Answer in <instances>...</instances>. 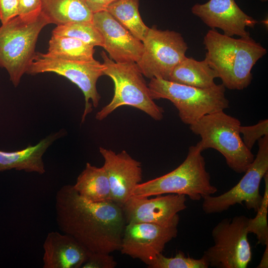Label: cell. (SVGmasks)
<instances>
[{
    "label": "cell",
    "instance_id": "7402d4cb",
    "mask_svg": "<svg viewBox=\"0 0 268 268\" xmlns=\"http://www.w3.org/2000/svg\"><path fill=\"white\" fill-rule=\"evenodd\" d=\"M138 7L139 0H116L105 10L133 35L142 42L149 28L142 20Z\"/></svg>",
    "mask_w": 268,
    "mask_h": 268
},
{
    "label": "cell",
    "instance_id": "4316f807",
    "mask_svg": "<svg viewBox=\"0 0 268 268\" xmlns=\"http://www.w3.org/2000/svg\"><path fill=\"white\" fill-rule=\"evenodd\" d=\"M242 141L246 147L251 150L255 142L268 135V120H261L252 126H240L239 128Z\"/></svg>",
    "mask_w": 268,
    "mask_h": 268
},
{
    "label": "cell",
    "instance_id": "d6986e66",
    "mask_svg": "<svg viewBox=\"0 0 268 268\" xmlns=\"http://www.w3.org/2000/svg\"><path fill=\"white\" fill-rule=\"evenodd\" d=\"M41 12L50 24L92 21L93 13L84 0H41Z\"/></svg>",
    "mask_w": 268,
    "mask_h": 268
},
{
    "label": "cell",
    "instance_id": "e0dca14e",
    "mask_svg": "<svg viewBox=\"0 0 268 268\" xmlns=\"http://www.w3.org/2000/svg\"><path fill=\"white\" fill-rule=\"evenodd\" d=\"M43 268H79L90 253L71 236L49 232L43 245Z\"/></svg>",
    "mask_w": 268,
    "mask_h": 268
},
{
    "label": "cell",
    "instance_id": "3957f363",
    "mask_svg": "<svg viewBox=\"0 0 268 268\" xmlns=\"http://www.w3.org/2000/svg\"><path fill=\"white\" fill-rule=\"evenodd\" d=\"M203 149L198 142L191 146L184 161L176 169L160 177L136 185L132 195L149 197L168 194L188 196L193 201H199L217 191L211 184L206 171Z\"/></svg>",
    "mask_w": 268,
    "mask_h": 268
},
{
    "label": "cell",
    "instance_id": "9a60e30c",
    "mask_svg": "<svg viewBox=\"0 0 268 268\" xmlns=\"http://www.w3.org/2000/svg\"><path fill=\"white\" fill-rule=\"evenodd\" d=\"M92 22L103 40V48L116 63H137L143 45L107 11L93 13Z\"/></svg>",
    "mask_w": 268,
    "mask_h": 268
},
{
    "label": "cell",
    "instance_id": "7c38bea8",
    "mask_svg": "<svg viewBox=\"0 0 268 268\" xmlns=\"http://www.w3.org/2000/svg\"><path fill=\"white\" fill-rule=\"evenodd\" d=\"M177 226L151 223H127L120 251L147 265L162 253L167 243L177 237Z\"/></svg>",
    "mask_w": 268,
    "mask_h": 268
},
{
    "label": "cell",
    "instance_id": "44dd1931",
    "mask_svg": "<svg viewBox=\"0 0 268 268\" xmlns=\"http://www.w3.org/2000/svg\"><path fill=\"white\" fill-rule=\"evenodd\" d=\"M74 189L84 199L92 202L111 200V189L103 166L97 167L87 162L78 175Z\"/></svg>",
    "mask_w": 268,
    "mask_h": 268
},
{
    "label": "cell",
    "instance_id": "4dcf8cb0",
    "mask_svg": "<svg viewBox=\"0 0 268 268\" xmlns=\"http://www.w3.org/2000/svg\"><path fill=\"white\" fill-rule=\"evenodd\" d=\"M93 13L105 10L107 7L116 0H84Z\"/></svg>",
    "mask_w": 268,
    "mask_h": 268
},
{
    "label": "cell",
    "instance_id": "5b68a950",
    "mask_svg": "<svg viewBox=\"0 0 268 268\" xmlns=\"http://www.w3.org/2000/svg\"><path fill=\"white\" fill-rule=\"evenodd\" d=\"M49 24L41 12L31 17L17 16L0 26V67L7 70L14 86L26 73L39 33Z\"/></svg>",
    "mask_w": 268,
    "mask_h": 268
},
{
    "label": "cell",
    "instance_id": "ffe728a7",
    "mask_svg": "<svg viewBox=\"0 0 268 268\" xmlns=\"http://www.w3.org/2000/svg\"><path fill=\"white\" fill-rule=\"evenodd\" d=\"M217 72L204 60L198 61L185 57L173 70L168 80L174 82L201 88L215 85Z\"/></svg>",
    "mask_w": 268,
    "mask_h": 268
},
{
    "label": "cell",
    "instance_id": "7a4b0ae2",
    "mask_svg": "<svg viewBox=\"0 0 268 268\" xmlns=\"http://www.w3.org/2000/svg\"><path fill=\"white\" fill-rule=\"evenodd\" d=\"M203 43L207 50L204 60L231 90H243L250 84L253 67L267 53L250 35L235 39L215 29L207 32Z\"/></svg>",
    "mask_w": 268,
    "mask_h": 268
},
{
    "label": "cell",
    "instance_id": "4fadbf2b",
    "mask_svg": "<svg viewBox=\"0 0 268 268\" xmlns=\"http://www.w3.org/2000/svg\"><path fill=\"white\" fill-rule=\"evenodd\" d=\"M186 196L177 194L157 195L156 198L132 195L122 208L126 224L151 223L178 225V213L187 208Z\"/></svg>",
    "mask_w": 268,
    "mask_h": 268
},
{
    "label": "cell",
    "instance_id": "1f68e13d",
    "mask_svg": "<svg viewBox=\"0 0 268 268\" xmlns=\"http://www.w3.org/2000/svg\"><path fill=\"white\" fill-rule=\"evenodd\" d=\"M266 250L264 253V255L262 257V260L260 263V264L258 266L257 268H268V245H266Z\"/></svg>",
    "mask_w": 268,
    "mask_h": 268
},
{
    "label": "cell",
    "instance_id": "30bf717a",
    "mask_svg": "<svg viewBox=\"0 0 268 268\" xmlns=\"http://www.w3.org/2000/svg\"><path fill=\"white\" fill-rule=\"evenodd\" d=\"M258 146L256 157L235 186L218 196L210 195L202 198V209L205 213H221L243 202L248 209L257 212L263 200L260 193V183L268 172V135L258 140Z\"/></svg>",
    "mask_w": 268,
    "mask_h": 268
},
{
    "label": "cell",
    "instance_id": "8992f818",
    "mask_svg": "<svg viewBox=\"0 0 268 268\" xmlns=\"http://www.w3.org/2000/svg\"><path fill=\"white\" fill-rule=\"evenodd\" d=\"M240 121L219 111L203 116L190 126L201 138L203 150L213 148L225 158L228 166L237 173H244L254 159L251 150L244 144L240 132Z\"/></svg>",
    "mask_w": 268,
    "mask_h": 268
},
{
    "label": "cell",
    "instance_id": "484cf974",
    "mask_svg": "<svg viewBox=\"0 0 268 268\" xmlns=\"http://www.w3.org/2000/svg\"><path fill=\"white\" fill-rule=\"evenodd\" d=\"M149 268H207L209 265L202 257L195 259L186 257L185 254L179 251L173 257H167L162 253L158 255L147 265Z\"/></svg>",
    "mask_w": 268,
    "mask_h": 268
},
{
    "label": "cell",
    "instance_id": "ac0fdd59",
    "mask_svg": "<svg viewBox=\"0 0 268 268\" xmlns=\"http://www.w3.org/2000/svg\"><path fill=\"white\" fill-rule=\"evenodd\" d=\"M65 133L60 131L51 134L35 145L22 150L5 152L0 150V172L14 169L43 174L45 172L43 156L50 145Z\"/></svg>",
    "mask_w": 268,
    "mask_h": 268
},
{
    "label": "cell",
    "instance_id": "ba28073f",
    "mask_svg": "<svg viewBox=\"0 0 268 268\" xmlns=\"http://www.w3.org/2000/svg\"><path fill=\"white\" fill-rule=\"evenodd\" d=\"M249 218L243 215L225 218L212 229L213 245L202 257L209 267L216 268H246L252 260L248 239Z\"/></svg>",
    "mask_w": 268,
    "mask_h": 268
},
{
    "label": "cell",
    "instance_id": "f546056e",
    "mask_svg": "<svg viewBox=\"0 0 268 268\" xmlns=\"http://www.w3.org/2000/svg\"><path fill=\"white\" fill-rule=\"evenodd\" d=\"M41 12V0H19L18 15L31 17Z\"/></svg>",
    "mask_w": 268,
    "mask_h": 268
},
{
    "label": "cell",
    "instance_id": "5bb4252c",
    "mask_svg": "<svg viewBox=\"0 0 268 268\" xmlns=\"http://www.w3.org/2000/svg\"><path fill=\"white\" fill-rule=\"evenodd\" d=\"M99 152L104 160L103 166L110 185L111 200L122 207L142 181L141 164L126 150L116 153L100 147Z\"/></svg>",
    "mask_w": 268,
    "mask_h": 268
},
{
    "label": "cell",
    "instance_id": "cb8c5ba5",
    "mask_svg": "<svg viewBox=\"0 0 268 268\" xmlns=\"http://www.w3.org/2000/svg\"><path fill=\"white\" fill-rule=\"evenodd\" d=\"M52 35L72 37L93 47H103V38L92 21H81L57 26Z\"/></svg>",
    "mask_w": 268,
    "mask_h": 268
},
{
    "label": "cell",
    "instance_id": "83f0119b",
    "mask_svg": "<svg viewBox=\"0 0 268 268\" xmlns=\"http://www.w3.org/2000/svg\"><path fill=\"white\" fill-rule=\"evenodd\" d=\"M117 265L110 253H90L82 268H114Z\"/></svg>",
    "mask_w": 268,
    "mask_h": 268
},
{
    "label": "cell",
    "instance_id": "d4e9b609",
    "mask_svg": "<svg viewBox=\"0 0 268 268\" xmlns=\"http://www.w3.org/2000/svg\"><path fill=\"white\" fill-rule=\"evenodd\" d=\"M265 192L261 204L257 211V214L253 218H250L248 231L256 235L258 244L266 246L268 245V225L267 213L268 208V172L264 176Z\"/></svg>",
    "mask_w": 268,
    "mask_h": 268
},
{
    "label": "cell",
    "instance_id": "d6a6232c",
    "mask_svg": "<svg viewBox=\"0 0 268 268\" xmlns=\"http://www.w3.org/2000/svg\"><path fill=\"white\" fill-rule=\"evenodd\" d=\"M260 0L262 1H267L268 0Z\"/></svg>",
    "mask_w": 268,
    "mask_h": 268
},
{
    "label": "cell",
    "instance_id": "277c9868",
    "mask_svg": "<svg viewBox=\"0 0 268 268\" xmlns=\"http://www.w3.org/2000/svg\"><path fill=\"white\" fill-rule=\"evenodd\" d=\"M101 56L104 74L112 79L114 93L111 101L97 113L96 119L102 121L116 109L129 106L143 111L154 120H161L164 109L154 101L136 63H116L104 51L101 53Z\"/></svg>",
    "mask_w": 268,
    "mask_h": 268
},
{
    "label": "cell",
    "instance_id": "603a6c76",
    "mask_svg": "<svg viewBox=\"0 0 268 268\" xmlns=\"http://www.w3.org/2000/svg\"><path fill=\"white\" fill-rule=\"evenodd\" d=\"M94 47L77 39L52 35L49 42V54L64 58L88 61L94 59Z\"/></svg>",
    "mask_w": 268,
    "mask_h": 268
},
{
    "label": "cell",
    "instance_id": "8fae6325",
    "mask_svg": "<svg viewBox=\"0 0 268 268\" xmlns=\"http://www.w3.org/2000/svg\"><path fill=\"white\" fill-rule=\"evenodd\" d=\"M142 43L143 50L136 64L143 75L149 79L168 80L188 49L180 33L159 30L155 26L149 29Z\"/></svg>",
    "mask_w": 268,
    "mask_h": 268
},
{
    "label": "cell",
    "instance_id": "52a82bcc",
    "mask_svg": "<svg viewBox=\"0 0 268 268\" xmlns=\"http://www.w3.org/2000/svg\"><path fill=\"white\" fill-rule=\"evenodd\" d=\"M148 86L153 99L171 101L177 109L181 121L189 126L206 115L224 111L229 107L222 84L201 88L153 78Z\"/></svg>",
    "mask_w": 268,
    "mask_h": 268
},
{
    "label": "cell",
    "instance_id": "f1b7e54d",
    "mask_svg": "<svg viewBox=\"0 0 268 268\" xmlns=\"http://www.w3.org/2000/svg\"><path fill=\"white\" fill-rule=\"evenodd\" d=\"M19 0H0V20L4 24L18 15Z\"/></svg>",
    "mask_w": 268,
    "mask_h": 268
},
{
    "label": "cell",
    "instance_id": "9c48e42d",
    "mask_svg": "<svg viewBox=\"0 0 268 268\" xmlns=\"http://www.w3.org/2000/svg\"><path fill=\"white\" fill-rule=\"evenodd\" d=\"M103 65L94 59L83 61L72 60L47 53H36L26 73L35 75L44 72H54L63 76L74 83L84 96L85 108L81 118L83 123L87 115L97 108L101 96L96 83L104 75Z\"/></svg>",
    "mask_w": 268,
    "mask_h": 268
},
{
    "label": "cell",
    "instance_id": "6da1fadb",
    "mask_svg": "<svg viewBox=\"0 0 268 268\" xmlns=\"http://www.w3.org/2000/svg\"><path fill=\"white\" fill-rule=\"evenodd\" d=\"M55 211L59 229L90 253L120 250L126 222L122 208L116 203L88 201L67 185L56 193Z\"/></svg>",
    "mask_w": 268,
    "mask_h": 268
},
{
    "label": "cell",
    "instance_id": "2e32d148",
    "mask_svg": "<svg viewBox=\"0 0 268 268\" xmlns=\"http://www.w3.org/2000/svg\"><path fill=\"white\" fill-rule=\"evenodd\" d=\"M191 11L211 29L219 28L223 34L230 37L250 36L246 27L254 28L258 23L246 14L235 0H209L203 4H195Z\"/></svg>",
    "mask_w": 268,
    "mask_h": 268
}]
</instances>
